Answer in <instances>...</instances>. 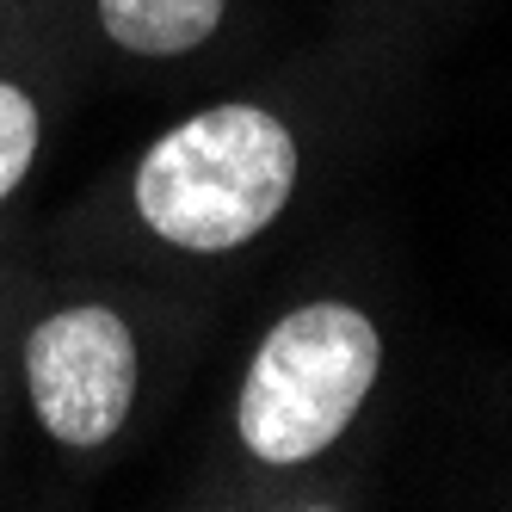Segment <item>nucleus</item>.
Listing matches in <instances>:
<instances>
[{
	"instance_id": "1",
	"label": "nucleus",
	"mask_w": 512,
	"mask_h": 512,
	"mask_svg": "<svg viewBox=\"0 0 512 512\" xmlns=\"http://www.w3.org/2000/svg\"><path fill=\"white\" fill-rule=\"evenodd\" d=\"M297 136L260 105H210L173 124L136 167V210L186 253H229L290 204Z\"/></svg>"
},
{
	"instance_id": "2",
	"label": "nucleus",
	"mask_w": 512,
	"mask_h": 512,
	"mask_svg": "<svg viewBox=\"0 0 512 512\" xmlns=\"http://www.w3.org/2000/svg\"><path fill=\"white\" fill-rule=\"evenodd\" d=\"M383 340L352 303L290 309L241 383V445L260 463H309L352 426L377 383Z\"/></svg>"
},
{
	"instance_id": "3",
	"label": "nucleus",
	"mask_w": 512,
	"mask_h": 512,
	"mask_svg": "<svg viewBox=\"0 0 512 512\" xmlns=\"http://www.w3.org/2000/svg\"><path fill=\"white\" fill-rule=\"evenodd\" d=\"M25 383L50 438L75 451L118 438L136 401V340L124 315H112L105 303L44 315L25 340Z\"/></svg>"
},
{
	"instance_id": "4",
	"label": "nucleus",
	"mask_w": 512,
	"mask_h": 512,
	"mask_svg": "<svg viewBox=\"0 0 512 512\" xmlns=\"http://www.w3.org/2000/svg\"><path fill=\"white\" fill-rule=\"evenodd\" d=\"M99 25L130 56H186L223 25V0H99Z\"/></svg>"
},
{
	"instance_id": "5",
	"label": "nucleus",
	"mask_w": 512,
	"mask_h": 512,
	"mask_svg": "<svg viewBox=\"0 0 512 512\" xmlns=\"http://www.w3.org/2000/svg\"><path fill=\"white\" fill-rule=\"evenodd\" d=\"M31 155H38V105L0 81V198L25 179Z\"/></svg>"
}]
</instances>
